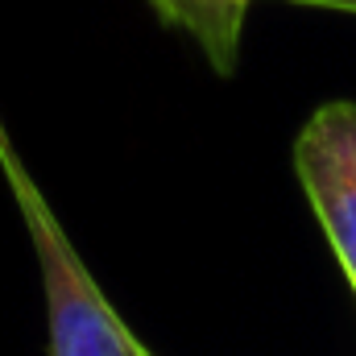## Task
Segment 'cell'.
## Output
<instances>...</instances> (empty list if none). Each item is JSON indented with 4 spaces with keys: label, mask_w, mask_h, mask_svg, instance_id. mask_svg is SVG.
Instances as JSON below:
<instances>
[{
    "label": "cell",
    "mask_w": 356,
    "mask_h": 356,
    "mask_svg": "<svg viewBox=\"0 0 356 356\" xmlns=\"http://www.w3.org/2000/svg\"><path fill=\"white\" fill-rule=\"evenodd\" d=\"M0 175L13 191L21 224L29 232L33 257L42 266L46 290V323H50V356H154L129 323L112 311L99 282L91 277L83 257L75 253L63 220L54 216L50 199L42 195L38 178L25 170L17 149L0 129Z\"/></svg>",
    "instance_id": "6da1fadb"
},
{
    "label": "cell",
    "mask_w": 356,
    "mask_h": 356,
    "mask_svg": "<svg viewBox=\"0 0 356 356\" xmlns=\"http://www.w3.org/2000/svg\"><path fill=\"white\" fill-rule=\"evenodd\" d=\"M294 175L356 294V99L311 112L294 141Z\"/></svg>",
    "instance_id": "7a4b0ae2"
},
{
    "label": "cell",
    "mask_w": 356,
    "mask_h": 356,
    "mask_svg": "<svg viewBox=\"0 0 356 356\" xmlns=\"http://www.w3.org/2000/svg\"><path fill=\"white\" fill-rule=\"evenodd\" d=\"M294 4H311V8H336V13H356V0H294Z\"/></svg>",
    "instance_id": "277c9868"
},
{
    "label": "cell",
    "mask_w": 356,
    "mask_h": 356,
    "mask_svg": "<svg viewBox=\"0 0 356 356\" xmlns=\"http://www.w3.org/2000/svg\"><path fill=\"white\" fill-rule=\"evenodd\" d=\"M154 13L195 38L203 58L216 67V75H232L241 58V29L249 0H149Z\"/></svg>",
    "instance_id": "3957f363"
}]
</instances>
